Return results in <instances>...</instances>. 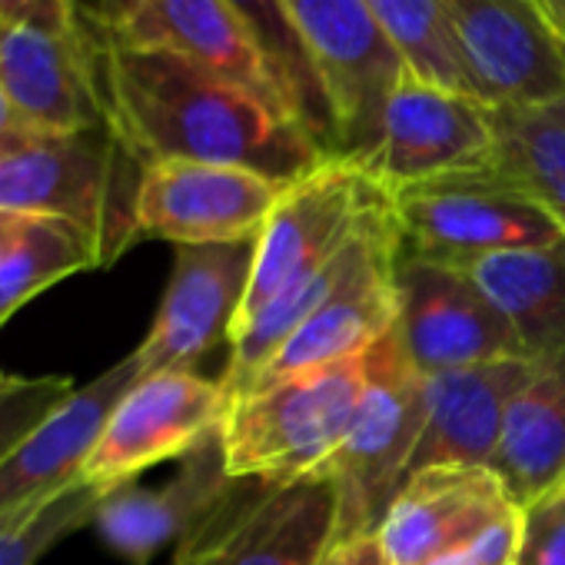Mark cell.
Listing matches in <instances>:
<instances>
[{"label":"cell","mask_w":565,"mask_h":565,"mask_svg":"<svg viewBox=\"0 0 565 565\" xmlns=\"http://www.w3.org/2000/svg\"><path fill=\"white\" fill-rule=\"evenodd\" d=\"M110 127L147 163L203 160L294 183L327 150L276 100L167 51L130 47L84 8Z\"/></svg>","instance_id":"6da1fadb"},{"label":"cell","mask_w":565,"mask_h":565,"mask_svg":"<svg viewBox=\"0 0 565 565\" xmlns=\"http://www.w3.org/2000/svg\"><path fill=\"white\" fill-rule=\"evenodd\" d=\"M143 170L110 124L71 134L28 130L0 153V210L74 223L94 239L100 266H110L140 239Z\"/></svg>","instance_id":"7a4b0ae2"},{"label":"cell","mask_w":565,"mask_h":565,"mask_svg":"<svg viewBox=\"0 0 565 565\" xmlns=\"http://www.w3.org/2000/svg\"><path fill=\"white\" fill-rule=\"evenodd\" d=\"M366 386V356L233 396L220 426L233 479L294 482L323 472L343 446Z\"/></svg>","instance_id":"3957f363"},{"label":"cell","mask_w":565,"mask_h":565,"mask_svg":"<svg viewBox=\"0 0 565 565\" xmlns=\"http://www.w3.org/2000/svg\"><path fill=\"white\" fill-rule=\"evenodd\" d=\"M426 423V380L406 360L396 330L366 353V386L356 419L327 462L340 489V535H370L409 479Z\"/></svg>","instance_id":"277c9868"},{"label":"cell","mask_w":565,"mask_h":565,"mask_svg":"<svg viewBox=\"0 0 565 565\" xmlns=\"http://www.w3.org/2000/svg\"><path fill=\"white\" fill-rule=\"evenodd\" d=\"M390 196L380 180L347 157H327L287 183L256 236L249 287L233 330L327 266Z\"/></svg>","instance_id":"5b68a950"},{"label":"cell","mask_w":565,"mask_h":565,"mask_svg":"<svg viewBox=\"0 0 565 565\" xmlns=\"http://www.w3.org/2000/svg\"><path fill=\"white\" fill-rule=\"evenodd\" d=\"M393 210L403 253L443 266L565 239L555 216L499 167L393 190Z\"/></svg>","instance_id":"8992f818"},{"label":"cell","mask_w":565,"mask_h":565,"mask_svg":"<svg viewBox=\"0 0 565 565\" xmlns=\"http://www.w3.org/2000/svg\"><path fill=\"white\" fill-rule=\"evenodd\" d=\"M495 160V110L476 94L443 87L409 67L393 84L373 140L360 157H353V163H360L390 193L456 173L489 170Z\"/></svg>","instance_id":"52a82bcc"},{"label":"cell","mask_w":565,"mask_h":565,"mask_svg":"<svg viewBox=\"0 0 565 565\" xmlns=\"http://www.w3.org/2000/svg\"><path fill=\"white\" fill-rule=\"evenodd\" d=\"M333 117V157H360L406 61L366 0H279Z\"/></svg>","instance_id":"ba28073f"},{"label":"cell","mask_w":565,"mask_h":565,"mask_svg":"<svg viewBox=\"0 0 565 565\" xmlns=\"http://www.w3.org/2000/svg\"><path fill=\"white\" fill-rule=\"evenodd\" d=\"M396 337L423 380L499 360H529L509 320L466 269L406 253L396 263Z\"/></svg>","instance_id":"9c48e42d"},{"label":"cell","mask_w":565,"mask_h":565,"mask_svg":"<svg viewBox=\"0 0 565 565\" xmlns=\"http://www.w3.org/2000/svg\"><path fill=\"white\" fill-rule=\"evenodd\" d=\"M469 87L489 107L565 100V38L539 0H439Z\"/></svg>","instance_id":"30bf717a"},{"label":"cell","mask_w":565,"mask_h":565,"mask_svg":"<svg viewBox=\"0 0 565 565\" xmlns=\"http://www.w3.org/2000/svg\"><path fill=\"white\" fill-rule=\"evenodd\" d=\"M226 406L223 380L196 370L140 376L114 406L81 479L100 492L130 486L150 466L183 459L220 433Z\"/></svg>","instance_id":"8fae6325"},{"label":"cell","mask_w":565,"mask_h":565,"mask_svg":"<svg viewBox=\"0 0 565 565\" xmlns=\"http://www.w3.org/2000/svg\"><path fill=\"white\" fill-rule=\"evenodd\" d=\"M282 190V180L249 167L157 160L140 180L137 236L173 246L256 239Z\"/></svg>","instance_id":"7c38bea8"},{"label":"cell","mask_w":565,"mask_h":565,"mask_svg":"<svg viewBox=\"0 0 565 565\" xmlns=\"http://www.w3.org/2000/svg\"><path fill=\"white\" fill-rule=\"evenodd\" d=\"M253 246L256 239L177 246L153 327L134 350L143 376L193 370L220 340H230L249 287Z\"/></svg>","instance_id":"4fadbf2b"},{"label":"cell","mask_w":565,"mask_h":565,"mask_svg":"<svg viewBox=\"0 0 565 565\" xmlns=\"http://www.w3.org/2000/svg\"><path fill=\"white\" fill-rule=\"evenodd\" d=\"M0 87L31 130L71 134L110 124L87 21L74 31L0 28Z\"/></svg>","instance_id":"5bb4252c"},{"label":"cell","mask_w":565,"mask_h":565,"mask_svg":"<svg viewBox=\"0 0 565 565\" xmlns=\"http://www.w3.org/2000/svg\"><path fill=\"white\" fill-rule=\"evenodd\" d=\"M340 535V489L327 472L294 482L246 479L210 565H317Z\"/></svg>","instance_id":"9a60e30c"},{"label":"cell","mask_w":565,"mask_h":565,"mask_svg":"<svg viewBox=\"0 0 565 565\" xmlns=\"http://www.w3.org/2000/svg\"><path fill=\"white\" fill-rule=\"evenodd\" d=\"M515 509L489 466H436L406 479L376 535L390 565H429Z\"/></svg>","instance_id":"2e32d148"},{"label":"cell","mask_w":565,"mask_h":565,"mask_svg":"<svg viewBox=\"0 0 565 565\" xmlns=\"http://www.w3.org/2000/svg\"><path fill=\"white\" fill-rule=\"evenodd\" d=\"M236 482L239 479L226 472L220 433H213L180 459V472L167 486L140 489L130 482L107 492L94 525L114 552L134 565H143L163 545H180L186 535H193L226 502Z\"/></svg>","instance_id":"e0dca14e"},{"label":"cell","mask_w":565,"mask_h":565,"mask_svg":"<svg viewBox=\"0 0 565 565\" xmlns=\"http://www.w3.org/2000/svg\"><path fill=\"white\" fill-rule=\"evenodd\" d=\"M107 31L130 47L167 51L200 64L290 110L256 34L230 0H137L130 18L117 28L107 24Z\"/></svg>","instance_id":"ac0fdd59"},{"label":"cell","mask_w":565,"mask_h":565,"mask_svg":"<svg viewBox=\"0 0 565 565\" xmlns=\"http://www.w3.org/2000/svg\"><path fill=\"white\" fill-rule=\"evenodd\" d=\"M137 353L124 356L97 380L81 386L54 409L4 462H0V512L21 509L34 499L81 482L84 466L127 390L140 380Z\"/></svg>","instance_id":"d6986e66"},{"label":"cell","mask_w":565,"mask_h":565,"mask_svg":"<svg viewBox=\"0 0 565 565\" xmlns=\"http://www.w3.org/2000/svg\"><path fill=\"white\" fill-rule=\"evenodd\" d=\"M535 360H499L426 380V423L409 479L436 466H489L512 396Z\"/></svg>","instance_id":"ffe728a7"},{"label":"cell","mask_w":565,"mask_h":565,"mask_svg":"<svg viewBox=\"0 0 565 565\" xmlns=\"http://www.w3.org/2000/svg\"><path fill=\"white\" fill-rule=\"evenodd\" d=\"M489 469L515 505L565 482V353L535 360L509 403Z\"/></svg>","instance_id":"44dd1931"},{"label":"cell","mask_w":565,"mask_h":565,"mask_svg":"<svg viewBox=\"0 0 565 565\" xmlns=\"http://www.w3.org/2000/svg\"><path fill=\"white\" fill-rule=\"evenodd\" d=\"M459 269L509 320L529 360L565 353V239L479 256Z\"/></svg>","instance_id":"7402d4cb"},{"label":"cell","mask_w":565,"mask_h":565,"mask_svg":"<svg viewBox=\"0 0 565 565\" xmlns=\"http://www.w3.org/2000/svg\"><path fill=\"white\" fill-rule=\"evenodd\" d=\"M499 160L565 230V100L545 107H492Z\"/></svg>","instance_id":"603a6c76"},{"label":"cell","mask_w":565,"mask_h":565,"mask_svg":"<svg viewBox=\"0 0 565 565\" xmlns=\"http://www.w3.org/2000/svg\"><path fill=\"white\" fill-rule=\"evenodd\" d=\"M104 269L94 239L74 223L34 216L21 243L0 263V327L61 279Z\"/></svg>","instance_id":"cb8c5ba5"},{"label":"cell","mask_w":565,"mask_h":565,"mask_svg":"<svg viewBox=\"0 0 565 565\" xmlns=\"http://www.w3.org/2000/svg\"><path fill=\"white\" fill-rule=\"evenodd\" d=\"M233 11L246 21V28L256 34L276 84L282 90V100L290 104L294 117L317 137V143L333 157V117L323 94V84L317 77V67L310 64L297 31L287 21L279 0H230Z\"/></svg>","instance_id":"d4e9b609"},{"label":"cell","mask_w":565,"mask_h":565,"mask_svg":"<svg viewBox=\"0 0 565 565\" xmlns=\"http://www.w3.org/2000/svg\"><path fill=\"white\" fill-rule=\"evenodd\" d=\"M366 8L390 34L393 47L403 54L413 74L472 94L439 0H366Z\"/></svg>","instance_id":"484cf974"},{"label":"cell","mask_w":565,"mask_h":565,"mask_svg":"<svg viewBox=\"0 0 565 565\" xmlns=\"http://www.w3.org/2000/svg\"><path fill=\"white\" fill-rule=\"evenodd\" d=\"M104 495L81 479L21 509L0 512V565H38L67 535L94 525Z\"/></svg>","instance_id":"4316f807"},{"label":"cell","mask_w":565,"mask_h":565,"mask_svg":"<svg viewBox=\"0 0 565 565\" xmlns=\"http://www.w3.org/2000/svg\"><path fill=\"white\" fill-rule=\"evenodd\" d=\"M74 393L77 386L67 376H18L0 370V462Z\"/></svg>","instance_id":"83f0119b"},{"label":"cell","mask_w":565,"mask_h":565,"mask_svg":"<svg viewBox=\"0 0 565 565\" xmlns=\"http://www.w3.org/2000/svg\"><path fill=\"white\" fill-rule=\"evenodd\" d=\"M515 565H565V482L519 505Z\"/></svg>","instance_id":"f1b7e54d"},{"label":"cell","mask_w":565,"mask_h":565,"mask_svg":"<svg viewBox=\"0 0 565 565\" xmlns=\"http://www.w3.org/2000/svg\"><path fill=\"white\" fill-rule=\"evenodd\" d=\"M519 555V509L486 525L469 542L443 552L429 565H515Z\"/></svg>","instance_id":"f546056e"},{"label":"cell","mask_w":565,"mask_h":565,"mask_svg":"<svg viewBox=\"0 0 565 565\" xmlns=\"http://www.w3.org/2000/svg\"><path fill=\"white\" fill-rule=\"evenodd\" d=\"M81 0H0V28L74 31L81 24Z\"/></svg>","instance_id":"4dcf8cb0"},{"label":"cell","mask_w":565,"mask_h":565,"mask_svg":"<svg viewBox=\"0 0 565 565\" xmlns=\"http://www.w3.org/2000/svg\"><path fill=\"white\" fill-rule=\"evenodd\" d=\"M243 482L246 479H239L236 482V489L226 495V502L193 532V535H186L180 545H177V555H173V565H210L213 562V545H216V535H220V525H223V519H226V512H230V505H233V499L239 495V489H243Z\"/></svg>","instance_id":"1f68e13d"},{"label":"cell","mask_w":565,"mask_h":565,"mask_svg":"<svg viewBox=\"0 0 565 565\" xmlns=\"http://www.w3.org/2000/svg\"><path fill=\"white\" fill-rule=\"evenodd\" d=\"M317 565H390V558L380 545V535L370 532V535L337 539Z\"/></svg>","instance_id":"d6a6232c"},{"label":"cell","mask_w":565,"mask_h":565,"mask_svg":"<svg viewBox=\"0 0 565 565\" xmlns=\"http://www.w3.org/2000/svg\"><path fill=\"white\" fill-rule=\"evenodd\" d=\"M31 223H34V216H28V213L0 210V263L11 256V249L21 243V236L28 233Z\"/></svg>","instance_id":"836d02e7"},{"label":"cell","mask_w":565,"mask_h":565,"mask_svg":"<svg viewBox=\"0 0 565 565\" xmlns=\"http://www.w3.org/2000/svg\"><path fill=\"white\" fill-rule=\"evenodd\" d=\"M31 127L21 120V114L14 110L11 97L4 94V87H0V153H4L18 137H24Z\"/></svg>","instance_id":"e575fe53"},{"label":"cell","mask_w":565,"mask_h":565,"mask_svg":"<svg viewBox=\"0 0 565 565\" xmlns=\"http://www.w3.org/2000/svg\"><path fill=\"white\" fill-rule=\"evenodd\" d=\"M134 4H137V0H94L90 8H94V14H97L104 24L117 28V24H124V21L130 18Z\"/></svg>","instance_id":"d590c367"},{"label":"cell","mask_w":565,"mask_h":565,"mask_svg":"<svg viewBox=\"0 0 565 565\" xmlns=\"http://www.w3.org/2000/svg\"><path fill=\"white\" fill-rule=\"evenodd\" d=\"M548 21H552L555 31L565 38V0H552V4H548Z\"/></svg>","instance_id":"8d00e7d4"},{"label":"cell","mask_w":565,"mask_h":565,"mask_svg":"<svg viewBox=\"0 0 565 565\" xmlns=\"http://www.w3.org/2000/svg\"><path fill=\"white\" fill-rule=\"evenodd\" d=\"M548 4H552V0H539V8H542L545 14H548Z\"/></svg>","instance_id":"74e56055"}]
</instances>
